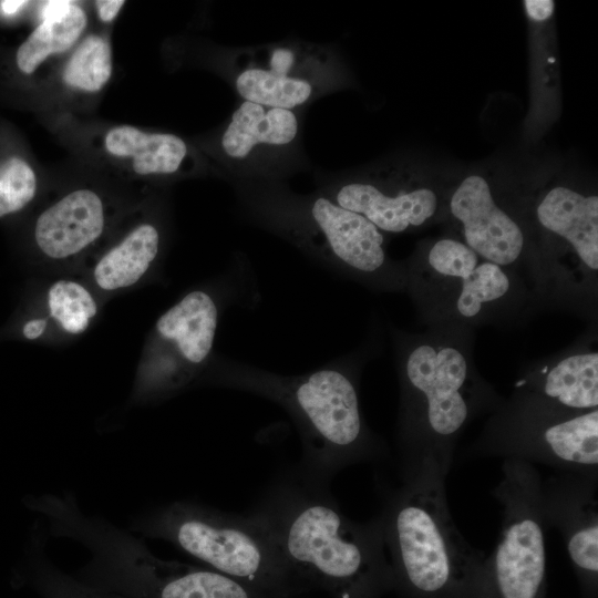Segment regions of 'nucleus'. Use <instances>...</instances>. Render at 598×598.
Here are the masks:
<instances>
[{
  "label": "nucleus",
  "mask_w": 598,
  "mask_h": 598,
  "mask_svg": "<svg viewBox=\"0 0 598 598\" xmlns=\"http://www.w3.org/2000/svg\"><path fill=\"white\" fill-rule=\"evenodd\" d=\"M235 189L254 221L323 268L372 290L405 289V266L388 256L383 233L363 216L282 181L235 179Z\"/></svg>",
  "instance_id": "obj_4"
},
{
  "label": "nucleus",
  "mask_w": 598,
  "mask_h": 598,
  "mask_svg": "<svg viewBox=\"0 0 598 598\" xmlns=\"http://www.w3.org/2000/svg\"><path fill=\"white\" fill-rule=\"evenodd\" d=\"M524 4L529 18L537 22L547 20L554 10V1L549 0H527Z\"/></svg>",
  "instance_id": "obj_26"
},
{
  "label": "nucleus",
  "mask_w": 598,
  "mask_h": 598,
  "mask_svg": "<svg viewBox=\"0 0 598 598\" xmlns=\"http://www.w3.org/2000/svg\"><path fill=\"white\" fill-rule=\"evenodd\" d=\"M536 218L560 247L545 296L592 302L598 278V197L554 187L538 203Z\"/></svg>",
  "instance_id": "obj_12"
},
{
  "label": "nucleus",
  "mask_w": 598,
  "mask_h": 598,
  "mask_svg": "<svg viewBox=\"0 0 598 598\" xmlns=\"http://www.w3.org/2000/svg\"><path fill=\"white\" fill-rule=\"evenodd\" d=\"M318 192L367 218L382 233L399 234L433 218L439 200L430 188H404L388 177L326 179Z\"/></svg>",
  "instance_id": "obj_15"
},
{
  "label": "nucleus",
  "mask_w": 598,
  "mask_h": 598,
  "mask_svg": "<svg viewBox=\"0 0 598 598\" xmlns=\"http://www.w3.org/2000/svg\"><path fill=\"white\" fill-rule=\"evenodd\" d=\"M28 2L27 1H2L1 9L6 14H14L20 9H22Z\"/></svg>",
  "instance_id": "obj_29"
},
{
  "label": "nucleus",
  "mask_w": 598,
  "mask_h": 598,
  "mask_svg": "<svg viewBox=\"0 0 598 598\" xmlns=\"http://www.w3.org/2000/svg\"><path fill=\"white\" fill-rule=\"evenodd\" d=\"M220 298L204 289L192 290L156 321L162 389L183 385L208 360L223 307Z\"/></svg>",
  "instance_id": "obj_14"
},
{
  "label": "nucleus",
  "mask_w": 598,
  "mask_h": 598,
  "mask_svg": "<svg viewBox=\"0 0 598 598\" xmlns=\"http://www.w3.org/2000/svg\"><path fill=\"white\" fill-rule=\"evenodd\" d=\"M43 21L19 47L18 69L33 73L50 55L69 50L86 25L85 12L69 1H50L42 11Z\"/></svg>",
  "instance_id": "obj_21"
},
{
  "label": "nucleus",
  "mask_w": 598,
  "mask_h": 598,
  "mask_svg": "<svg viewBox=\"0 0 598 598\" xmlns=\"http://www.w3.org/2000/svg\"><path fill=\"white\" fill-rule=\"evenodd\" d=\"M50 316L71 334L85 331L97 312L91 292L73 280H58L48 290Z\"/></svg>",
  "instance_id": "obj_24"
},
{
  "label": "nucleus",
  "mask_w": 598,
  "mask_h": 598,
  "mask_svg": "<svg viewBox=\"0 0 598 598\" xmlns=\"http://www.w3.org/2000/svg\"><path fill=\"white\" fill-rule=\"evenodd\" d=\"M124 1L120 0H100L95 1L97 14L103 22H111L122 9Z\"/></svg>",
  "instance_id": "obj_27"
},
{
  "label": "nucleus",
  "mask_w": 598,
  "mask_h": 598,
  "mask_svg": "<svg viewBox=\"0 0 598 598\" xmlns=\"http://www.w3.org/2000/svg\"><path fill=\"white\" fill-rule=\"evenodd\" d=\"M104 147L115 157L130 158L140 175H175L194 167L193 152L175 134L148 133L121 125L106 133Z\"/></svg>",
  "instance_id": "obj_19"
},
{
  "label": "nucleus",
  "mask_w": 598,
  "mask_h": 598,
  "mask_svg": "<svg viewBox=\"0 0 598 598\" xmlns=\"http://www.w3.org/2000/svg\"><path fill=\"white\" fill-rule=\"evenodd\" d=\"M230 80L243 101L298 111L341 89L347 75L333 50L307 41L235 49Z\"/></svg>",
  "instance_id": "obj_10"
},
{
  "label": "nucleus",
  "mask_w": 598,
  "mask_h": 598,
  "mask_svg": "<svg viewBox=\"0 0 598 598\" xmlns=\"http://www.w3.org/2000/svg\"><path fill=\"white\" fill-rule=\"evenodd\" d=\"M112 74L109 42L99 35H89L74 51L63 70V81L72 87L97 92Z\"/></svg>",
  "instance_id": "obj_23"
},
{
  "label": "nucleus",
  "mask_w": 598,
  "mask_h": 598,
  "mask_svg": "<svg viewBox=\"0 0 598 598\" xmlns=\"http://www.w3.org/2000/svg\"><path fill=\"white\" fill-rule=\"evenodd\" d=\"M445 330L416 337L394 333L400 478L425 470L446 476L464 429L503 401L476 372L461 329Z\"/></svg>",
  "instance_id": "obj_2"
},
{
  "label": "nucleus",
  "mask_w": 598,
  "mask_h": 598,
  "mask_svg": "<svg viewBox=\"0 0 598 598\" xmlns=\"http://www.w3.org/2000/svg\"><path fill=\"white\" fill-rule=\"evenodd\" d=\"M158 598H276L214 569H189L162 581Z\"/></svg>",
  "instance_id": "obj_22"
},
{
  "label": "nucleus",
  "mask_w": 598,
  "mask_h": 598,
  "mask_svg": "<svg viewBox=\"0 0 598 598\" xmlns=\"http://www.w3.org/2000/svg\"><path fill=\"white\" fill-rule=\"evenodd\" d=\"M213 378L221 386L265 398L293 421L302 443L299 467L322 482L341 470L381 460L386 450L367 424L359 396V367L331 362L286 375L234 360H217Z\"/></svg>",
  "instance_id": "obj_3"
},
{
  "label": "nucleus",
  "mask_w": 598,
  "mask_h": 598,
  "mask_svg": "<svg viewBox=\"0 0 598 598\" xmlns=\"http://www.w3.org/2000/svg\"><path fill=\"white\" fill-rule=\"evenodd\" d=\"M494 489L502 505L498 543L477 570L471 598H546L542 478L533 464L506 458Z\"/></svg>",
  "instance_id": "obj_8"
},
{
  "label": "nucleus",
  "mask_w": 598,
  "mask_h": 598,
  "mask_svg": "<svg viewBox=\"0 0 598 598\" xmlns=\"http://www.w3.org/2000/svg\"><path fill=\"white\" fill-rule=\"evenodd\" d=\"M408 289L424 316L444 328L493 316L514 293L508 271L463 241L443 238L405 266Z\"/></svg>",
  "instance_id": "obj_9"
},
{
  "label": "nucleus",
  "mask_w": 598,
  "mask_h": 598,
  "mask_svg": "<svg viewBox=\"0 0 598 598\" xmlns=\"http://www.w3.org/2000/svg\"><path fill=\"white\" fill-rule=\"evenodd\" d=\"M161 247V233L156 225L144 223L134 228L96 262L93 277L105 291L135 285L150 270Z\"/></svg>",
  "instance_id": "obj_20"
},
{
  "label": "nucleus",
  "mask_w": 598,
  "mask_h": 598,
  "mask_svg": "<svg viewBox=\"0 0 598 598\" xmlns=\"http://www.w3.org/2000/svg\"><path fill=\"white\" fill-rule=\"evenodd\" d=\"M471 456H502L542 463L559 472L597 477L598 409L575 412L517 390L503 400Z\"/></svg>",
  "instance_id": "obj_7"
},
{
  "label": "nucleus",
  "mask_w": 598,
  "mask_h": 598,
  "mask_svg": "<svg viewBox=\"0 0 598 598\" xmlns=\"http://www.w3.org/2000/svg\"><path fill=\"white\" fill-rule=\"evenodd\" d=\"M37 192V177L30 165L10 157L0 165V217L27 206Z\"/></svg>",
  "instance_id": "obj_25"
},
{
  "label": "nucleus",
  "mask_w": 598,
  "mask_h": 598,
  "mask_svg": "<svg viewBox=\"0 0 598 598\" xmlns=\"http://www.w3.org/2000/svg\"><path fill=\"white\" fill-rule=\"evenodd\" d=\"M450 212L462 226L463 243L481 258L505 268L522 257L523 230L496 205L482 176L470 175L463 179L451 196Z\"/></svg>",
  "instance_id": "obj_16"
},
{
  "label": "nucleus",
  "mask_w": 598,
  "mask_h": 598,
  "mask_svg": "<svg viewBox=\"0 0 598 598\" xmlns=\"http://www.w3.org/2000/svg\"><path fill=\"white\" fill-rule=\"evenodd\" d=\"M249 514L309 591L382 598L393 590L380 517L364 523L349 518L329 483L300 467L277 476Z\"/></svg>",
  "instance_id": "obj_1"
},
{
  "label": "nucleus",
  "mask_w": 598,
  "mask_h": 598,
  "mask_svg": "<svg viewBox=\"0 0 598 598\" xmlns=\"http://www.w3.org/2000/svg\"><path fill=\"white\" fill-rule=\"evenodd\" d=\"M45 328V319H33L24 324L22 333L27 339L34 340L44 332Z\"/></svg>",
  "instance_id": "obj_28"
},
{
  "label": "nucleus",
  "mask_w": 598,
  "mask_h": 598,
  "mask_svg": "<svg viewBox=\"0 0 598 598\" xmlns=\"http://www.w3.org/2000/svg\"><path fill=\"white\" fill-rule=\"evenodd\" d=\"M158 532L212 569L272 597L298 598L309 592L250 514L175 505L163 514Z\"/></svg>",
  "instance_id": "obj_6"
},
{
  "label": "nucleus",
  "mask_w": 598,
  "mask_h": 598,
  "mask_svg": "<svg viewBox=\"0 0 598 598\" xmlns=\"http://www.w3.org/2000/svg\"><path fill=\"white\" fill-rule=\"evenodd\" d=\"M597 477L559 472L540 485L544 522L565 542L585 598H596L598 584Z\"/></svg>",
  "instance_id": "obj_13"
},
{
  "label": "nucleus",
  "mask_w": 598,
  "mask_h": 598,
  "mask_svg": "<svg viewBox=\"0 0 598 598\" xmlns=\"http://www.w3.org/2000/svg\"><path fill=\"white\" fill-rule=\"evenodd\" d=\"M516 389L569 411L598 409V352L568 351L528 371Z\"/></svg>",
  "instance_id": "obj_18"
},
{
  "label": "nucleus",
  "mask_w": 598,
  "mask_h": 598,
  "mask_svg": "<svg viewBox=\"0 0 598 598\" xmlns=\"http://www.w3.org/2000/svg\"><path fill=\"white\" fill-rule=\"evenodd\" d=\"M214 150L235 179L281 181L306 164L299 112L241 101Z\"/></svg>",
  "instance_id": "obj_11"
},
{
  "label": "nucleus",
  "mask_w": 598,
  "mask_h": 598,
  "mask_svg": "<svg viewBox=\"0 0 598 598\" xmlns=\"http://www.w3.org/2000/svg\"><path fill=\"white\" fill-rule=\"evenodd\" d=\"M104 226L102 198L92 189H76L42 212L35 223L34 238L47 257L64 260L93 244Z\"/></svg>",
  "instance_id": "obj_17"
},
{
  "label": "nucleus",
  "mask_w": 598,
  "mask_h": 598,
  "mask_svg": "<svg viewBox=\"0 0 598 598\" xmlns=\"http://www.w3.org/2000/svg\"><path fill=\"white\" fill-rule=\"evenodd\" d=\"M446 476L435 470L401 478L381 513L393 590L402 598H471L483 556L450 513Z\"/></svg>",
  "instance_id": "obj_5"
}]
</instances>
